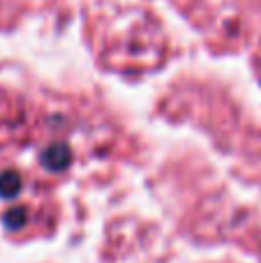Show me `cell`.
Wrapping results in <instances>:
<instances>
[{"label":"cell","mask_w":261,"mask_h":263,"mask_svg":"<svg viewBox=\"0 0 261 263\" xmlns=\"http://www.w3.org/2000/svg\"><path fill=\"white\" fill-rule=\"evenodd\" d=\"M116 132L77 100L0 86V224L14 238L44 236L58 192L111 157Z\"/></svg>","instance_id":"cell-1"}]
</instances>
